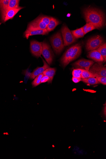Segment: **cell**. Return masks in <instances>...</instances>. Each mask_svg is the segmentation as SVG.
Masks as SVG:
<instances>
[{"label": "cell", "mask_w": 106, "mask_h": 159, "mask_svg": "<svg viewBox=\"0 0 106 159\" xmlns=\"http://www.w3.org/2000/svg\"><path fill=\"white\" fill-rule=\"evenodd\" d=\"M61 32L64 46L70 45L76 41V39L73 35L71 31L67 26H63L61 28Z\"/></svg>", "instance_id": "cell-4"}, {"label": "cell", "mask_w": 106, "mask_h": 159, "mask_svg": "<svg viewBox=\"0 0 106 159\" xmlns=\"http://www.w3.org/2000/svg\"><path fill=\"white\" fill-rule=\"evenodd\" d=\"M20 2L19 0H10L6 9V12L10 9L19 7Z\"/></svg>", "instance_id": "cell-20"}, {"label": "cell", "mask_w": 106, "mask_h": 159, "mask_svg": "<svg viewBox=\"0 0 106 159\" xmlns=\"http://www.w3.org/2000/svg\"><path fill=\"white\" fill-rule=\"evenodd\" d=\"M102 55L104 59L105 62L106 61V43H105L103 45H101L96 49Z\"/></svg>", "instance_id": "cell-22"}, {"label": "cell", "mask_w": 106, "mask_h": 159, "mask_svg": "<svg viewBox=\"0 0 106 159\" xmlns=\"http://www.w3.org/2000/svg\"><path fill=\"white\" fill-rule=\"evenodd\" d=\"M60 24L59 21L56 18L51 17L48 25L46 29L49 32L53 31Z\"/></svg>", "instance_id": "cell-17"}, {"label": "cell", "mask_w": 106, "mask_h": 159, "mask_svg": "<svg viewBox=\"0 0 106 159\" xmlns=\"http://www.w3.org/2000/svg\"><path fill=\"white\" fill-rule=\"evenodd\" d=\"M42 43V42L34 40L30 41V48L31 53L36 57H41Z\"/></svg>", "instance_id": "cell-7"}, {"label": "cell", "mask_w": 106, "mask_h": 159, "mask_svg": "<svg viewBox=\"0 0 106 159\" xmlns=\"http://www.w3.org/2000/svg\"><path fill=\"white\" fill-rule=\"evenodd\" d=\"M50 79L49 77L47 76L44 75L41 78V83L48 82L49 83Z\"/></svg>", "instance_id": "cell-29"}, {"label": "cell", "mask_w": 106, "mask_h": 159, "mask_svg": "<svg viewBox=\"0 0 106 159\" xmlns=\"http://www.w3.org/2000/svg\"><path fill=\"white\" fill-rule=\"evenodd\" d=\"M43 61L44 63L43 66L42 67H38L34 70V71L31 74L30 77V79H34L35 78L39 75L43 73L45 70L50 68L48 64L43 59Z\"/></svg>", "instance_id": "cell-13"}, {"label": "cell", "mask_w": 106, "mask_h": 159, "mask_svg": "<svg viewBox=\"0 0 106 159\" xmlns=\"http://www.w3.org/2000/svg\"><path fill=\"white\" fill-rule=\"evenodd\" d=\"M88 23V26L87 27V29L85 33V35L87 34V33L96 29L95 26L93 24H92L91 23Z\"/></svg>", "instance_id": "cell-27"}, {"label": "cell", "mask_w": 106, "mask_h": 159, "mask_svg": "<svg viewBox=\"0 0 106 159\" xmlns=\"http://www.w3.org/2000/svg\"><path fill=\"white\" fill-rule=\"evenodd\" d=\"M23 8L24 7H19L8 10L6 13L4 21L5 22L9 20L12 19L18 12Z\"/></svg>", "instance_id": "cell-14"}, {"label": "cell", "mask_w": 106, "mask_h": 159, "mask_svg": "<svg viewBox=\"0 0 106 159\" xmlns=\"http://www.w3.org/2000/svg\"><path fill=\"white\" fill-rule=\"evenodd\" d=\"M41 55L49 64H52L54 58V54L49 45L45 42H43L42 43Z\"/></svg>", "instance_id": "cell-5"}, {"label": "cell", "mask_w": 106, "mask_h": 159, "mask_svg": "<svg viewBox=\"0 0 106 159\" xmlns=\"http://www.w3.org/2000/svg\"><path fill=\"white\" fill-rule=\"evenodd\" d=\"M10 0H1L0 1V10L1 12L2 20L4 21L6 14V9Z\"/></svg>", "instance_id": "cell-16"}, {"label": "cell", "mask_w": 106, "mask_h": 159, "mask_svg": "<svg viewBox=\"0 0 106 159\" xmlns=\"http://www.w3.org/2000/svg\"><path fill=\"white\" fill-rule=\"evenodd\" d=\"M83 69L77 68L74 70L72 72L73 77L81 78V75Z\"/></svg>", "instance_id": "cell-25"}, {"label": "cell", "mask_w": 106, "mask_h": 159, "mask_svg": "<svg viewBox=\"0 0 106 159\" xmlns=\"http://www.w3.org/2000/svg\"><path fill=\"white\" fill-rule=\"evenodd\" d=\"M96 76L94 74L91 73L89 71H86L84 69L83 70L81 75V78L84 79L90 78H95Z\"/></svg>", "instance_id": "cell-23"}, {"label": "cell", "mask_w": 106, "mask_h": 159, "mask_svg": "<svg viewBox=\"0 0 106 159\" xmlns=\"http://www.w3.org/2000/svg\"><path fill=\"white\" fill-rule=\"evenodd\" d=\"M81 51L82 46L81 45L79 44H76L71 56L69 60L70 62L72 61L79 57L81 53Z\"/></svg>", "instance_id": "cell-15"}, {"label": "cell", "mask_w": 106, "mask_h": 159, "mask_svg": "<svg viewBox=\"0 0 106 159\" xmlns=\"http://www.w3.org/2000/svg\"><path fill=\"white\" fill-rule=\"evenodd\" d=\"M83 13L86 22L91 23L96 29H99L105 26V14L99 9L89 7L84 9Z\"/></svg>", "instance_id": "cell-1"}, {"label": "cell", "mask_w": 106, "mask_h": 159, "mask_svg": "<svg viewBox=\"0 0 106 159\" xmlns=\"http://www.w3.org/2000/svg\"><path fill=\"white\" fill-rule=\"evenodd\" d=\"M56 71V69L55 68L50 67L45 70L43 73L44 75L47 76L49 78V83H52Z\"/></svg>", "instance_id": "cell-18"}, {"label": "cell", "mask_w": 106, "mask_h": 159, "mask_svg": "<svg viewBox=\"0 0 106 159\" xmlns=\"http://www.w3.org/2000/svg\"><path fill=\"white\" fill-rule=\"evenodd\" d=\"M38 17L41 21L47 26L49 24L51 18V17L44 15H40Z\"/></svg>", "instance_id": "cell-26"}, {"label": "cell", "mask_w": 106, "mask_h": 159, "mask_svg": "<svg viewBox=\"0 0 106 159\" xmlns=\"http://www.w3.org/2000/svg\"><path fill=\"white\" fill-rule=\"evenodd\" d=\"M43 76V73H41L35 78L34 81L32 82V85L33 87H36L40 85L41 84V78Z\"/></svg>", "instance_id": "cell-24"}, {"label": "cell", "mask_w": 106, "mask_h": 159, "mask_svg": "<svg viewBox=\"0 0 106 159\" xmlns=\"http://www.w3.org/2000/svg\"><path fill=\"white\" fill-rule=\"evenodd\" d=\"M81 81L91 85H97L100 83L95 78L81 79Z\"/></svg>", "instance_id": "cell-21"}, {"label": "cell", "mask_w": 106, "mask_h": 159, "mask_svg": "<svg viewBox=\"0 0 106 159\" xmlns=\"http://www.w3.org/2000/svg\"><path fill=\"white\" fill-rule=\"evenodd\" d=\"M47 26L39 19V17L37 18L33 21L31 22L28 26V29L40 30L45 29Z\"/></svg>", "instance_id": "cell-9"}, {"label": "cell", "mask_w": 106, "mask_h": 159, "mask_svg": "<svg viewBox=\"0 0 106 159\" xmlns=\"http://www.w3.org/2000/svg\"><path fill=\"white\" fill-rule=\"evenodd\" d=\"M72 81L75 83H77L81 81V78H79L75 77H72Z\"/></svg>", "instance_id": "cell-30"}, {"label": "cell", "mask_w": 106, "mask_h": 159, "mask_svg": "<svg viewBox=\"0 0 106 159\" xmlns=\"http://www.w3.org/2000/svg\"><path fill=\"white\" fill-rule=\"evenodd\" d=\"M98 81L104 85H106V77H104L97 76L96 77Z\"/></svg>", "instance_id": "cell-28"}, {"label": "cell", "mask_w": 106, "mask_h": 159, "mask_svg": "<svg viewBox=\"0 0 106 159\" xmlns=\"http://www.w3.org/2000/svg\"><path fill=\"white\" fill-rule=\"evenodd\" d=\"M89 71L95 75L96 77H106V68L102 64L96 63L93 64L90 68Z\"/></svg>", "instance_id": "cell-6"}, {"label": "cell", "mask_w": 106, "mask_h": 159, "mask_svg": "<svg viewBox=\"0 0 106 159\" xmlns=\"http://www.w3.org/2000/svg\"><path fill=\"white\" fill-rule=\"evenodd\" d=\"M105 43L102 37L96 36L91 37L87 42L86 48L87 51L97 49Z\"/></svg>", "instance_id": "cell-3"}, {"label": "cell", "mask_w": 106, "mask_h": 159, "mask_svg": "<svg viewBox=\"0 0 106 159\" xmlns=\"http://www.w3.org/2000/svg\"><path fill=\"white\" fill-rule=\"evenodd\" d=\"M75 46L76 45L69 48L63 56L61 59V62L64 67H65L70 63V59L72 51Z\"/></svg>", "instance_id": "cell-12"}, {"label": "cell", "mask_w": 106, "mask_h": 159, "mask_svg": "<svg viewBox=\"0 0 106 159\" xmlns=\"http://www.w3.org/2000/svg\"><path fill=\"white\" fill-rule=\"evenodd\" d=\"M87 57L94 60L98 64H102L103 62H105L102 56L96 49L89 51L87 53Z\"/></svg>", "instance_id": "cell-10"}, {"label": "cell", "mask_w": 106, "mask_h": 159, "mask_svg": "<svg viewBox=\"0 0 106 159\" xmlns=\"http://www.w3.org/2000/svg\"><path fill=\"white\" fill-rule=\"evenodd\" d=\"M50 40L55 53L59 54L62 52L65 46L64 44L61 32H58L54 34L50 38Z\"/></svg>", "instance_id": "cell-2"}, {"label": "cell", "mask_w": 106, "mask_h": 159, "mask_svg": "<svg viewBox=\"0 0 106 159\" xmlns=\"http://www.w3.org/2000/svg\"><path fill=\"white\" fill-rule=\"evenodd\" d=\"M71 32L73 35L76 39L82 38L85 35L83 27Z\"/></svg>", "instance_id": "cell-19"}, {"label": "cell", "mask_w": 106, "mask_h": 159, "mask_svg": "<svg viewBox=\"0 0 106 159\" xmlns=\"http://www.w3.org/2000/svg\"><path fill=\"white\" fill-rule=\"evenodd\" d=\"M1 23H0V25H1Z\"/></svg>", "instance_id": "cell-31"}, {"label": "cell", "mask_w": 106, "mask_h": 159, "mask_svg": "<svg viewBox=\"0 0 106 159\" xmlns=\"http://www.w3.org/2000/svg\"><path fill=\"white\" fill-rule=\"evenodd\" d=\"M94 62L91 60L82 59L77 61L73 64L74 67L77 68L84 69L89 71L90 68L93 65Z\"/></svg>", "instance_id": "cell-8"}, {"label": "cell", "mask_w": 106, "mask_h": 159, "mask_svg": "<svg viewBox=\"0 0 106 159\" xmlns=\"http://www.w3.org/2000/svg\"><path fill=\"white\" fill-rule=\"evenodd\" d=\"M48 32L47 29H40V30H32L28 29L24 32V35L25 37L28 39L30 36L35 35H45L48 34Z\"/></svg>", "instance_id": "cell-11"}]
</instances>
